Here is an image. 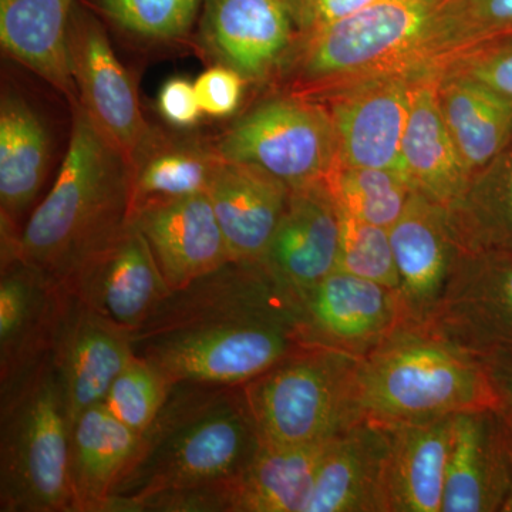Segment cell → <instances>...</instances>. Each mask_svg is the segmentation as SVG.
<instances>
[{
	"mask_svg": "<svg viewBox=\"0 0 512 512\" xmlns=\"http://www.w3.org/2000/svg\"><path fill=\"white\" fill-rule=\"evenodd\" d=\"M511 481V436L500 410L454 414L443 512L501 511Z\"/></svg>",
	"mask_w": 512,
	"mask_h": 512,
	"instance_id": "20",
	"label": "cell"
},
{
	"mask_svg": "<svg viewBox=\"0 0 512 512\" xmlns=\"http://www.w3.org/2000/svg\"><path fill=\"white\" fill-rule=\"evenodd\" d=\"M70 109L72 130L59 173L20 231L13 256L63 285L133 214V164L79 100Z\"/></svg>",
	"mask_w": 512,
	"mask_h": 512,
	"instance_id": "3",
	"label": "cell"
},
{
	"mask_svg": "<svg viewBox=\"0 0 512 512\" xmlns=\"http://www.w3.org/2000/svg\"><path fill=\"white\" fill-rule=\"evenodd\" d=\"M52 157L46 121L22 93L0 97V231L20 235V221L45 184Z\"/></svg>",
	"mask_w": 512,
	"mask_h": 512,
	"instance_id": "24",
	"label": "cell"
},
{
	"mask_svg": "<svg viewBox=\"0 0 512 512\" xmlns=\"http://www.w3.org/2000/svg\"><path fill=\"white\" fill-rule=\"evenodd\" d=\"M110 22L144 42L170 43L191 32L204 0H97Z\"/></svg>",
	"mask_w": 512,
	"mask_h": 512,
	"instance_id": "33",
	"label": "cell"
},
{
	"mask_svg": "<svg viewBox=\"0 0 512 512\" xmlns=\"http://www.w3.org/2000/svg\"><path fill=\"white\" fill-rule=\"evenodd\" d=\"M426 326L485 363L512 365V252H464Z\"/></svg>",
	"mask_w": 512,
	"mask_h": 512,
	"instance_id": "9",
	"label": "cell"
},
{
	"mask_svg": "<svg viewBox=\"0 0 512 512\" xmlns=\"http://www.w3.org/2000/svg\"><path fill=\"white\" fill-rule=\"evenodd\" d=\"M222 158L214 144L160 138L134 163L133 211L148 202L207 192Z\"/></svg>",
	"mask_w": 512,
	"mask_h": 512,
	"instance_id": "31",
	"label": "cell"
},
{
	"mask_svg": "<svg viewBox=\"0 0 512 512\" xmlns=\"http://www.w3.org/2000/svg\"><path fill=\"white\" fill-rule=\"evenodd\" d=\"M170 387L156 367L134 356L111 383L103 404L121 423L141 434L156 419Z\"/></svg>",
	"mask_w": 512,
	"mask_h": 512,
	"instance_id": "36",
	"label": "cell"
},
{
	"mask_svg": "<svg viewBox=\"0 0 512 512\" xmlns=\"http://www.w3.org/2000/svg\"><path fill=\"white\" fill-rule=\"evenodd\" d=\"M419 79L410 74H384L348 84L336 94L329 114L340 163L404 174L403 137L413 87Z\"/></svg>",
	"mask_w": 512,
	"mask_h": 512,
	"instance_id": "15",
	"label": "cell"
},
{
	"mask_svg": "<svg viewBox=\"0 0 512 512\" xmlns=\"http://www.w3.org/2000/svg\"><path fill=\"white\" fill-rule=\"evenodd\" d=\"M74 0H0L3 52L55 87L69 104L79 100L69 56Z\"/></svg>",
	"mask_w": 512,
	"mask_h": 512,
	"instance_id": "26",
	"label": "cell"
},
{
	"mask_svg": "<svg viewBox=\"0 0 512 512\" xmlns=\"http://www.w3.org/2000/svg\"><path fill=\"white\" fill-rule=\"evenodd\" d=\"M157 109L175 128L195 127L204 116L194 83L184 77H173L163 84L158 92Z\"/></svg>",
	"mask_w": 512,
	"mask_h": 512,
	"instance_id": "38",
	"label": "cell"
},
{
	"mask_svg": "<svg viewBox=\"0 0 512 512\" xmlns=\"http://www.w3.org/2000/svg\"><path fill=\"white\" fill-rule=\"evenodd\" d=\"M446 0H377L349 18L306 32L301 77L315 84L419 72L437 53Z\"/></svg>",
	"mask_w": 512,
	"mask_h": 512,
	"instance_id": "7",
	"label": "cell"
},
{
	"mask_svg": "<svg viewBox=\"0 0 512 512\" xmlns=\"http://www.w3.org/2000/svg\"><path fill=\"white\" fill-rule=\"evenodd\" d=\"M212 144L224 160L256 165L291 190L322 183L339 158L328 111L295 97L259 104Z\"/></svg>",
	"mask_w": 512,
	"mask_h": 512,
	"instance_id": "8",
	"label": "cell"
},
{
	"mask_svg": "<svg viewBox=\"0 0 512 512\" xmlns=\"http://www.w3.org/2000/svg\"><path fill=\"white\" fill-rule=\"evenodd\" d=\"M340 212L325 181L295 188L262 262L295 292L338 269Z\"/></svg>",
	"mask_w": 512,
	"mask_h": 512,
	"instance_id": "21",
	"label": "cell"
},
{
	"mask_svg": "<svg viewBox=\"0 0 512 512\" xmlns=\"http://www.w3.org/2000/svg\"><path fill=\"white\" fill-rule=\"evenodd\" d=\"M340 251L338 269L399 292L389 228L369 224L340 211Z\"/></svg>",
	"mask_w": 512,
	"mask_h": 512,
	"instance_id": "35",
	"label": "cell"
},
{
	"mask_svg": "<svg viewBox=\"0 0 512 512\" xmlns=\"http://www.w3.org/2000/svg\"><path fill=\"white\" fill-rule=\"evenodd\" d=\"M487 365L490 367L495 387L500 394V412L512 434V365L510 363H487Z\"/></svg>",
	"mask_w": 512,
	"mask_h": 512,
	"instance_id": "41",
	"label": "cell"
},
{
	"mask_svg": "<svg viewBox=\"0 0 512 512\" xmlns=\"http://www.w3.org/2000/svg\"><path fill=\"white\" fill-rule=\"evenodd\" d=\"M453 417L392 426L389 512H443Z\"/></svg>",
	"mask_w": 512,
	"mask_h": 512,
	"instance_id": "27",
	"label": "cell"
},
{
	"mask_svg": "<svg viewBox=\"0 0 512 512\" xmlns=\"http://www.w3.org/2000/svg\"><path fill=\"white\" fill-rule=\"evenodd\" d=\"M357 403L362 419L389 426L501 407L487 363L410 323L360 359Z\"/></svg>",
	"mask_w": 512,
	"mask_h": 512,
	"instance_id": "4",
	"label": "cell"
},
{
	"mask_svg": "<svg viewBox=\"0 0 512 512\" xmlns=\"http://www.w3.org/2000/svg\"><path fill=\"white\" fill-rule=\"evenodd\" d=\"M402 161L414 190L447 211L463 197L473 178L441 114L439 79L430 74L413 87Z\"/></svg>",
	"mask_w": 512,
	"mask_h": 512,
	"instance_id": "25",
	"label": "cell"
},
{
	"mask_svg": "<svg viewBox=\"0 0 512 512\" xmlns=\"http://www.w3.org/2000/svg\"><path fill=\"white\" fill-rule=\"evenodd\" d=\"M333 440L306 446L262 443L241 474L175 491L171 507L175 512H305L316 473Z\"/></svg>",
	"mask_w": 512,
	"mask_h": 512,
	"instance_id": "12",
	"label": "cell"
},
{
	"mask_svg": "<svg viewBox=\"0 0 512 512\" xmlns=\"http://www.w3.org/2000/svg\"><path fill=\"white\" fill-rule=\"evenodd\" d=\"M439 104L451 138L471 175L512 140V101L461 74L439 79Z\"/></svg>",
	"mask_w": 512,
	"mask_h": 512,
	"instance_id": "29",
	"label": "cell"
},
{
	"mask_svg": "<svg viewBox=\"0 0 512 512\" xmlns=\"http://www.w3.org/2000/svg\"><path fill=\"white\" fill-rule=\"evenodd\" d=\"M512 101V47L491 50L466 60L457 72Z\"/></svg>",
	"mask_w": 512,
	"mask_h": 512,
	"instance_id": "39",
	"label": "cell"
},
{
	"mask_svg": "<svg viewBox=\"0 0 512 512\" xmlns=\"http://www.w3.org/2000/svg\"><path fill=\"white\" fill-rule=\"evenodd\" d=\"M131 340L171 384L241 386L306 346L298 292L251 261L171 291Z\"/></svg>",
	"mask_w": 512,
	"mask_h": 512,
	"instance_id": "1",
	"label": "cell"
},
{
	"mask_svg": "<svg viewBox=\"0 0 512 512\" xmlns=\"http://www.w3.org/2000/svg\"><path fill=\"white\" fill-rule=\"evenodd\" d=\"M247 79L237 70L215 63L194 82L204 116L227 119L241 106Z\"/></svg>",
	"mask_w": 512,
	"mask_h": 512,
	"instance_id": "37",
	"label": "cell"
},
{
	"mask_svg": "<svg viewBox=\"0 0 512 512\" xmlns=\"http://www.w3.org/2000/svg\"><path fill=\"white\" fill-rule=\"evenodd\" d=\"M70 423L52 357L0 390V511L74 512Z\"/></svg>",
	"mask_w": 512,
	"mask_h": 512,
	"instance_id": "5",
	"label": "cell"
},
{
	"mask_svg": "<svg viewBox=\"0 0 512 512\" xmlns=\"http://www.w3.org/2000/svg\"><path fill=\"white\" fill-rule=\"evenodd\" d=\"M298 295L306 346L363 359L404 323L397 291L348 272H332Z\"/></svg>",
	"mask_w": 512,
	"mask_h": 512,
	"instance_id": "11",
	"label": "cell"
},
{
	"mask_svg": "<svg viewBox=\"0 0 512 512\" xmlns=\"http://www.w3.org/2000/svg\"><path fill=\"white\" fill-rule=\"evenodd\" d=\"M207 194L232 261L262 262L291 188L256 165L222 158Z\"/></svg>",
	"mask_w": 512,
	"mask_h": 512,
	"instance_id": "23",
	"label": "cell"
},
{
	"mask_svg": "<svg viewBox=\"0 0 512 512\" xmlns=\"http://www.w3.org/2000/svg\"><path fill=\"white\" fill-rule=\"evenodd\" d=\"M392 426L363 419L330 443L305 512H389Z\"/></svg>",
	"mask_w": 512,
	"mask_h": 512,
	"instance_id": "22",
	"label": "cell"
},
{
	"mask_svg": "<svg viewBox=\"0 0 512 512\" xmlns=\"http://www.w3.org/2000/svg\"><path fill=\"white\" fill-rule=\"evenodd\" d=\"M69 289L19 258L0 269V390L52 357Z\"/></svg>",
	"mask_w": 512,
	"mask_h": 512,
	"instance_id": "13",
	"label": "cell"
},
{
	"mask_svg": "<svg viewBox=\"0 0 512 512\" xmlns=\"http://www.w3.org/2000/svg\"><path fill=\"white\" fill-rule=\"evenodd\" d=\"M134 356L131 333L69 291L53 346L52 365L70 426L84 410L104 402L111 383Z\"/></svg>",
	"mask_w": 512,
	"mask_h": 512,
	"instance_id": "17",
	"label": "cell"
},
{
	"mask_svg": "<svg viewBox=\"0 0 512 512\" xmlns=\"http://www.w3.org/2000/svg\"><path fill=\"white\" fill-rule=\"evenodd\" d=\"M377 0H291L295 22L311 32L355 15Z\"/></svg>",
	"mask_w": 512,
	"mask_h": 512,
	"instance_id": "40",
	"label": "cell"
},
{
	"mask_svg": "<svg viewBox=\"0 0 512 512\" xmlns=\"http://www.w3.org/2000/svg\"><path fill=\"white\" fill-rule=\"evenodd\" d=\"M262 440L244 384L178 382L111 491L106 512H133L146 498L241 474Z\"/></svg>",
	"mask_w": 512,
	"mask_h": 512,
	"instance_id": "2",
	"label": "cell"
},
{
	"mask_svg": "<svg viewBox=\"0 0 512 512\" xmlns=\"http://www.w3.org/2000/svg\"><path fill=\"white\" fill-rule=\"evenodd\" d=\"M293 23L288 0H204L201 43L215 63L258 82L291 45Z\"/></svg>",
	"mask_w": 512,
	"mask_h": 512,
	"instance_id": "19",
	"label": "cell"
},
{
	"mask_svg": "<svg viewBox=\"0 0 512 512\" xmlns=\"http://www.w3.org/2000/svg\"><path fill=\"white\" fill-rule=\"evenodd\" d=\"M140 433L121 423L103 403L70 426L69 473L74 512H106L111 491L136 453Z\"/></svg>",
	"mask_w": 512,
	"mask_h": 512,
	"instance_id": "28",
	"label": "cell"
},
{
	"mask_svg": "<svg viewBox=\"0 0 512 512\" xmlns=\"http://www.w3.org/2000/svg\"><path fill=\"white\" fill-rule=\"evenodd\" d=\"M64 286L131 335L171 292L147 239L131 221Z\"/></svg>",
	"mask_w": 512,
	"mask_h": 512,
	"instance_id": "14",
	"label": "cell"
},
{
	"mask_svg": "<svg viewBox=\"0 0 512 512\" xmlns=\"http://www.w3.org/2000/svg\"><path fill=\"white\" fill-rule=\"evenodd\" d=\"M131 222L147 239L171 291L232 261L207 192L148 202L133 211Z\"/></svg>",
	"mask_w": 512,
	"mask_h": 512,
	"instance_id": "18",
	"label": "cell"
},
{
	"mask_svg": "<svg viewBox=\"0 0 512 512\" xmlns=\"http://www.w3.org/2000/svg\"><path fill=\"white\" fill-rule=\"evenodd\" d=\"M325 183L340 211L383 228L402 217L414 191L399 171L356 167L340 163L339 158Z\"/></svg>",
	"mask_w": 512,
	"mask_h": 512,
	"instance_id": "32",
	"label": "cell"
},
{
	"mask_svg": "<svg viewBox=\"0 0 512 512\" xmlns=\"http://www.w3.org/2000/svg\"><path fill=\"white\" fill-rule=\"evenodd\" d=\"M69 56L80 104L134 165L161 131L144 117L136 84L114 52L103 23L82 5L74 6L70 19Z\"/></svg>",
	"mask_w": 512,
	"mask_h": 512,
	"instance_id": "10",
	"label": "cell"
},
{
	"mask_svg": "<svg viewBox=\"0 0 512 512\" xmlns=\"http://www.w3.org/2000/svg\"><path fill=\"white\" fill-rule=\"evenodd\" d=\"M447 212L467 254L512 252V140Z\"/></svg>",
	"mask_w": 512,
	"mask_h": 512,
	"instance_id": "30",
	"label": "cell"
},
{
	"mask_svg": "<svg viewBox=\"0 0 512 512\" xmlns=\"http://www.w3.org/2000/svg\"><path fill=\"white\" fill-rule=\"evenodd\" d=\"M508 427V426H507ZM510 430V429H508ZM511 436V453H512V434L510 431ZM501 512H512V481H511V487L510 491H508L507 498H505L503 508H501Z\"/></svg>",
	"mask_w": 512,
	"mask_h": 512,
	"instance_id": "42",
	"label": "cell"
},
{
	"mask_svg": "<svg viewBox=\"0 0 512 512\" xmlns=\"http://www.w3.org/2000/svg\"><path fill=\"white\" fill-rule=\"evenodd\" d=\"M512 37V0H446L439 16V52L485 46Z\"/></svg>",
	"mask_w": 512,
	"mask_h": 512,
	"instance_id": "34",
	"label": "cell"
},
{
	"mask_svg": "<svg viewBox=\"0 0 512 512\" xmlns=\"http://www.w3.org/2000/svg\"><path fill=\"white\" fill-rule=\"evenodd\" d=\"M288 2H291V0H288Z\"/></svg>",
	"mask_w": 512,
	"mask_h": 512,
	"instance_id": "43",
	"label": "cell"
},
{
	"mask_svg": "<svg viewBox=\"0 0 512 512\" xmlns=\"http://www.w3.org/2000/svg\"><path fill=\"white\" fill-rule=\"evenodd\" d=\"M404 323L426 326L464 254L446 208L414 190L389 228Z\"/></svg>",
	"mask_w": 512,
	"mask_h": 512,
	"instance_id": "16",
	"label": "cell"
},
{
	"mask_svg": "<svg viewBox=\"0 0 512 512\" xmlns=\"http://www.w3.org/2000/svg\"><path fill=\"white\" fill-rule=\"evenodd\" d=\"M359 367V357L303 346L245 383L262 443H322L363 420L357 403Z\"/></svg>",
	"mask_w": 512,
	"mask_h": 512,
	"instance_id": "6",
	"label": "cell"
}]
</instances>
